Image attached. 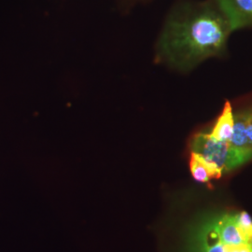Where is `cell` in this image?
Listing matches in <instances>:
<instances>
[{
	"label": "cell",
	"instance_id": "3957f363",
	"mask_svg": "<svg viewBox=\"0 0 252 252\" xmlns=\"http://www.w3.org/2000/svg\"><path fill=\"white\" fill-rule=\"evenodd\" d=\"M190 252H252V244L225 245L218 229V216L203 220L194 226L189 235Z\"/></svg>",
	"mask_w": 252,
	"mask_h": 252
},
{
	"label": "cell",
	"instance_id": "7a4b0ae2",
	"mask_svg": "<svg viewBox=\"0 0 252 252\" xmlns=\"http://www.w3.org/2000/svg\"><path fill=\"white\" fill-rule=\"evenodd\" d=\"M189 148L190 152L198 153L207 161L216 164L222 174L232 171L251 161L249 156L234 149L230 142L215 140L206 132H199L193 135Z\"/></svg>",
	"mask_w": 252,
	"mask_h": 252
},
{
	"label": "cell",
	"instance_id": "ba28073f",
	"mask_svg": "<svg viewBox=\"0 0 252 252\" xmlns=\"http://www.w3.org/2000/svg\"><path fill=\"white\" fill-rule=\"evenodd\" d=\"M218 229L220 237L225 245L247 243L238 231L235 214H223L218 216Z\"/></svg>",
	"mask_w": 252,
	"mask_h": 252
},
{
	"label": "cell",
	"instance_id": "9c48e42d",
	"mask_svg": "<svg viewBox=\"0 0 252 252\" xmlns=\"http://www.w3.org/2000/svg\"><path fill=\"white\" fill-rule=\"evenodd\" d=\"M236 224L242 238L247 243L252 244V219L251 215L242 211L235 214Z\"/></svg>",
	"mask_w": 252,
	"mask_h": 252
},
{
	"label": "cell",
	"instance_id": "277c9868",
	"mask_svg": "<svg viewBox=\"0 0 252 252\" xmlns=\"http://www.w3.org/2000/svg\"><path fill=\"white\" fill-rule=\"evenodd\" d=\"M216 3L232 33L252 27V0H216Z\"/></svg>",
	"mask_w": 252,
	"mask_h": 252
},
{
	"label": "cell",
	"instance_id": "6da1fadb",
	"mask_svg": "<svg viewBox=\"0 0 252 252\" xmlns=\"http://www.w3.org/2000/svg\"><path fill=\"white\" fill-rule=\"evenodd\" d=\"M229 25L210 4L185 6L166 21L158 39L155 61L173 70L189 72L211 57L225 53Z\"/></svg>",
	"mask_w": 252,
	"mask_h": 252
},
{
	"label": "cell",
	"instance_id": "8992f818",
	"mask_svg": "<svg viewBox=\"0 0 252 252\" xmlns=\"http://www.w3.org/2000/svg\"><path fill=\"white\" fill-rule=\"evenodd\" d=\"M189 170L193 180L200 183H209L213 179H220L223 175L216 164L212 163L198 153L190 152Z\"/></svg>",
	"mask_w": 252,
	"mask_h": 252
},
{
	"label": "cell",
	"instance_id": "52a82bcc",
	"mask_svg": "<svg viewBox=\"0 0 252 252\" xmlns=\"http://www.w3.org/2000/svg\"><path fill=\"white\" fill-rule=\"evenodd\" d=\"M234 113L230 101H226L209 135L218 141H230L234 133Z\"/></svg>",
	"mask_w": 252,
	"mask_h": 252
},
{
	"label": "cell",
	"instance_id": "5b68a950",
	"mask_svg": "<svg viewBox=\"0 0 252 252\" xmlns=\"http://www.w3.org/2000/svg\"><path fill=\"white\" fill-rule=\"evenodd\" d=\"M237 151L252 159V107L234 114V133L229 141Z\"/></svg>",
	"mask_w": 252,
	"mask_h": 252
}]
</instances>
